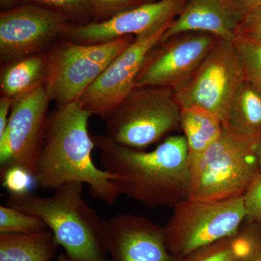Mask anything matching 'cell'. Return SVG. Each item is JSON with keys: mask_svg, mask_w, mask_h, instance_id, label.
<instances>
[{"mask_svg": "<svg viewBox=\"0 0 261 261\" xmlns=\"http://www.w3.org/2000/svg\"><path fill=\"white\" fill-rule=\"evenodd\" d=\"M102 169L113 176L120 195L150 208L174 207L188 198L190 158L186 138L173 136L149 152L92 136Z\"/></svg>", "mask_w": 261, "mask_h": 261, "instance_id": "1", "label": "cell"}, {"mask_svg": "<svg viewBox=\"0 0 261 261\" xmlns=\"http://www.w3.org/2000/svg\"><path fill=\"white\" fill-rule=\"evenodd\" d=\"M92 116L80 102L58 107L47 118L38 160L36 186L56 190L68 183H82L89 193L109 205L120 195L115 176L99 169L92 160L96 147L88 130Z\"/></svg>", "mask_w": 261, "mask_h": 261, "instance_id": "2", "label": "cell"}, {"mask_svg": "<svg viewBox=\"0 0 261 261\" xmlns=\"http://www.w3.org/2000/svg\"><path fill=\"white\" fill-rule=\"evenodd\" d=\"M83 184L68 183L49 197L9 195L7 205L42 220L73 261H108L102 220L82 197Z\"/></svg>", "mask_w": 261, "mask_h": 261, "instance_id": "3", "label": "cell"}, {"mask_svg": "<svg viewBox=\"0 0 261 261\" xmlns=\"http://www.w3.org/2000/svg\"><path fill=\"white\" fill-rule=\"evenodd\" d=\"M256 142L224 129L219 140L202 153L189 156L188 198L219 201L245 195L261 176Z\"/></svg>", "mask_w": 261, "mask_h": 261, "instance_id": "4", "label": "cell"}, {"mask_svg": "<svg viewBox=\"0 0 261 261\" xmlns=\"http://www.w3.org/2000/svg\"><path fill=\"white\" fill-rule=\"evenodd\" d=\"M246 219L244 195L219 201L187 198L173 207L163 228L168 250L181 259L201 247L234 236Z\"/></svg>", "mask_w": 261, "mask_h": 261, "instance_id": "5", "label": "cell"}, {"mask_svg": "<svg viewBox=\"0 0 261 261\" xmlns=\"http://www.w3.org/2000/svg\"><path fill=\"white\" fill-rule=\"evenodd\" d=\"M181 111L173 89L134 88L107 117L111 140L133 149H143L180 126Z\"/></svg>", "mask_w": 261, "mask_h": 261, "instance_id": "6", "label": "cell"}, {"mask_svg": "<svg viewBox=\"0 0 261 261\" xmlns=\"http://www.w3.org/2000/svg\"><path fill=\"white\" fill-rule=\"evenodd\" d=\"M126 36L111 42L84 44L63 41L47 53L45 88L58 107L79 102L108 65L133 42Z\"/></svg>", "mask_w": 261, "mask_h": 261, "instance_id": "7", "label": "cell"}, {"mask_svg": "<svg viewBox=\"0 0 261 261\" xmlns=\"http://www.w3.org/2000/svg\"><path fill=\"white\" fill-rule=\"evenodd\" d=\"M245 80L233 40L218 38L198 68L173 92L181 108L205 110L223 123L228 105Z\"/></svg>", "mask_w": 261, "mask_h": 261, "instance_id": "8", "label": "cell"}, {"mask_svg": "<svg viewBox=\"0 0 261 261\" xmlns=\"http://www.w3.org/2000/svg\"><path fill=\"white\" fill-rule=\"evenodd\" d=\"M173 20L135 37L84 92L79 101L81 105L92 116L100 117L105 121L135 88L136 79L147 56L161 42Z\"/></svg>", "mask_w": 261, "mask_h": 261, "instance_id": "9", "label": "cell"}, {"mask_svg": "<svg viewBox=\"0 0 261 261\" xmlns=\"http://www.w3.org/2000/svg\"><path fill=\"white\" fill-rule=\"evenodd\" d=\"M50 102L45 84L15 99L0 137V170L20 166L35 176Z\"/></svg>", "mask_w": 261, "mask_h": 261, "instance_id": "10", "label": "cell"}, {"mask_svg": "<svg viewBox=\"0 0 261 261\" xmlns=\"http://www.w3.org/2000/svg\"><path fill=\"white\" fill-rule=\"evenodd\" d=\"M55 10L23 4L0 13V59L8 63L44 53L57 38L65 35L73 25Z\"/></svg>", "mask_w": 261, "mask_h": 261, "instance_id": "11", "label": "cell"}, {"mask_svg": "<svg viewBox=\"0 0 261 261\" xmlns=\"http://www.w3.org/2000/svg\"><path fill=\"white\" fill-rule=\"evenodd\" d=\"M217 39L207 33L190 32L159 43L147 56L136 79L135 88L175 90L191 76Z\"/></svg>", "mask_w": 261, "mask_h": 261, "instance_id": "12", "label": "cell"}, {"mask_svg": "<svg viewBox=\"0 0 261 261\" xmlns=\"http://www.w3.org/2000/svg\"><path fill=\"white\" fill-rule=\"evenodd\" d=\"M108 261H177L169 251L164 228L151 220L121 214L102 220Z\"/></svg>", "mask_w": 261, "mask_h": 261, "instance_id": "13", "label": "cell"}, {"mask_svg": "<svg viewBox=\"0 0 261 261\" xmlns=\"http://www.w3.org/2000/svg\"><path fill=\"white\" fill-rule=\"evenodd\" d=\"M188 0H160L143 3L99 22L73 24L65 34L66 39L80 44L111 42L126 36L145 34L174 20Z\"/></svg>", "mask_w": 261, "mask_h": 261, "instance_id": "14", "label": "cell"}, {"mask_svg": "<svg viewBox=\"0 0 261 261\" xmlns=\"http://www.w3.org/2000/svg\"><path fill=\"white\" fill-rule=\"evenodd\" d=\"M242 20L243 17L227 0H188L160 43L190 32L207 33L220 39L233 40Z\"/></svg>", "mask_w": 261, "mask_h": 261, "instance_id": "15", "label": "cell"}, {"mask_svg": "<svg viewBox=\"0 0 261 261\" xmlns=\"http://www.w3.org/2000/svg\"><path fill=\"white\" fill-rule=\"evenodd\" d=\"M223 125L240 138L256 142L261 137V90L243 81L228 105Z\"/></svg>", "mask_w": 261, "mask_h": 261, "instance_id": "16", "label": "cell"}, {"mask_svg": "<svg viewBox=\"0 0 261 261\" xmlns=\"http://www.w3.org/2000/svg\"><path fill=\"white\" fill-rule=\"evenodd\" d=\"M48 70L47 54L37 53L5 63L0 76L1 96L13 99L45 84Z\"/></svg>", "mask_w": 261, "mask_h": 261, "instance_id": "17", "label": "cell"}, {"mask_svg": "<svg viewBox=\"0 0 261 261\" xmlns=\"http://www.w3.org/2000/svg\"><path fill=\"white\" fill-rule=\"evenodd\" d=\"M59 246L50 231L0 233V261H50Z\"/></svg>", "mask_w": 261, "mask_h": 261, "instance_id": "18", "label": "cell"}, {"mask_svg": "<svg viewBox=\"0 0 261 261\" xmlns=\"http://www.w3.org/2000/svg\"><path fill=\"white\" fill-rule=\"evenodd\" d=\"M180 126L186 138L189 156L202 153L219 140L224 130L219 117L197 108H181Z\"/></svg>", "mask_w": 261, "mask_h": 261, "instance_id": "19", "label": "cell"}, {"mask_svg": "<svg viewBox=\"0 0 261 261\" xmlns=\"http://www.w3.org/2000/svg\"><path fill=\"white\" fill-rule=\"evenodd\" d=\"M233 44L245 80L261 90V39L238 34Z\"/></svg>", "mask_w": 261, "mask_h": 261, "instance_id": "20", "label": "cell"}, {"mask_svg": "<svg viewBox=\"0 0 261 261\" xmlns=\"http://www.w3.org/2000/svg\"><path fill=\"white\" fill-rule=\"evenodd\" d=\"M240 247L241 238L238 233L234 236L201 247L177 261H239Z\"/></svg>", "mask_w": 261, "mask_h": 261, "instance_id": "21", "label": "cell"}, {"mask_svg": "<svg viewBox=\"0 0 261 261\" xmlns=\"http://www.w3.org/2000/svg\"><path fill=\"white\" fill-rule=\"evenodd\" d=\"M39 218L8 205L0 206V233L30 234L47 230Z\"/></svg>", "mask_w": 261, "mask_h": 261, "instance_id": "22", "label": "cell"}, {"mask_svg": "<svg viewBox=\"0 0 261 261\" xmlns=\"http://www.w3.org/2000/svg\"><path fill=\"white\" fill-rule=\"evenodd\" d=\"M23 4L38 5L59 12L76 24L91 23L94 18L89 0H23Z\"/></svg>", "mask_w": 261, "mask_h": 261, "instance_id": "23", "label": "cell"}, {"mask_svg": "<svg viewBox=\"0 0 261 261\" xmlns=\"http://www.w3.org/2000/svg\"><path fill=\"white\" fill-rule=\"evenodd\" d=\"M2 185L9 195H20L32 192L36 186L35 178L32 173L20 166H9L0 170Z\"/></svg>", "mask_w": 261, "mask_h": 261, "instance_id": "24", "label": "cell"}, {"mask_svg": "<svg viewBox=\"0 0 261 261\" xmlns=\"http://www.w3.org/2000/svg\"><path fill=\"white\" fill-rule=\"evenodd\" d=\"M247 223L239 232L241 238L239 261H261V228L257 223Z\"/></svg>", "mask_w": 261, "mask_h": 261, "instance_id": "25", "label": "cell"}, {"mask_svg": "<svg viewBox=\"0 0 261 261\" xmlns=\"http://www.w3.org/2000/svg\"><path fill=\"white\" fill-rule=\"evenodd\" d=\"M89 2L93 12L94 22L108 20L118 13L144 3L142 0H89Z\"/></svg>", "mask_w": 261, "mask_h": 261, "instance_id": "26", "label": "cell"}, {"mask_svg": "<svg viewBox=\"0 0 261 261\" xmlns=\"http://www.w3.org/2000/svg\"><path fill=\"white\" fill-rule=\"evenodd\" d=\"M246 206V221L250 223L261 221V176L254 182L244 195Z\"/></svg>", "mask_w": 261, "mask_h": 261, "instance_id": "27", "label": "cell"}, {"mask_svg": "<svg viewBox=\"0 0 261 261\" xmlns=\"http://www.w3.org/2000/svg\"><path fill=\"white\" fill-rule=\"evenodd\" d=\"M238 34L261 39V6L250 10L244 15L239 28Z\"/></svg>", "mask_w": 261, "mask_h": 261, "instance_id": "28", "label": "cell"}, {"mask_svg": "<svg viewBox=\"0 0 261 261\" xmlns=\"http://www.w3.org/2000/svg\"><path fill=\"white\" fill-rule=\"evenodd\" d=\"M13 102L14 99L13 98L6 96H1L0 98V137L3 135L8 126Z\"/></svg>", "mask_w": 261, "mask_h": 261, "instance_id": "29", "label": "cell"}, {"mask_svg": "<svg viewBox=\"0 0 261 261\" xmlns=\"http://www.w3.org/2000/svg\"><path fill=\"white\" fill-rule=\"evenodd\" d=\"M233 10L242 17L247 12L257 7L261 6V0H227Z\"/></svg>", "mask_w": 261, "mask_h": 261, "instance_id": "30", "label": "cell"}, {"mask_svg": "<svg viewBox=\"0 0 261 261\" xmlns=\"http://www.w3.org/2000/svg\"><path fill=\"white\" fill-rule=\"evenodd\" d=\"M23 4V0H0L2 11L13 9Z\"/></svg>", "mask_w": 261, "mask_h": 261, "instance_id": "31", "label": "cell"}, {"mask_svg": "<svg viewBox=\"0 0 261 261\" xmlns=\"http://www.w3.org/2000/svg\"><path fill=\"white\" fill-rule=\"evenodd\" d=\"M255 154H256L257 165L261 174V137L257 141L255 145Z\"/></svg>", "mask_w": 261, "mask_h": 261, "instance_id": "32", "label": "cell"}, {"mask_svg": "<svg viewBox=\"0 0 261 261\" xmlns=\"http://www.w3.org/2000/svg\"><path fill=\"white\" fill-rule=\"evenodd\" d=\"M58 261H73L66 254H62L58 257Z\"/></svg>", "mask_w": 261, "mask_h": 261, "instance_id": "33", "label": "cell"}, {"mask_svg": "<svg viewBox=\"0 0 261 261\" xmlns=\"http://www.w3.org/2000/svg\"><path fill=\"white\" fill-rule=\"evenodd\" d=\"M144 3H153V2L160 1V0H142Z\"/></svg>", "mask_w": 261, "mask_h": 261, "instance_id": "34", "label": "cell"}]
</instances>
